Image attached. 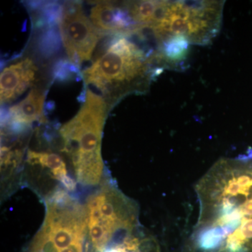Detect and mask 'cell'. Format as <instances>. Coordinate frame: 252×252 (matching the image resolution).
Segmentation results:
<instances>
[{
    "label": "cell",
    "mask_w": 252,
    "mask_h": 252,
    "mask_svg": "<svg viewBox=\"0 0 252 252\" xmlns=\"http://www.w3.org/2000/svg\"><path fill=\"white\" fill-rule=\"evenodd\" d=\"M107 109L102 96L88 89L79 112L60 128L63 152L71 160L77 182L84 186L98 185L103 177L101 145Z\"/></svg>",
    "instance_id": "obj_3"
},
{
    "label": "cell",
    "mask_w": 252,
    "mask_h": 252,
    "mask_svg": "<svg viewBox=\"0 0 252 252\" xmlns=\"http://www.w3.org/2000/svg\"><path fill=\"white\" fill-rule=\"evenodd\" d=\"M248 155L252 158V149L251 151H250V153L248 154Z\"/></svg>",
    "instance_id": "obj_11"
},
{
    "label": "cell",
    "mask_w": 252,
    "mask_h": 252,
    "mask_svg": "<svg viewBox=\"0 0 252 252\" xmlns=\"http://www.w3.org/2000/svg\"><path fill=\"white\" fill-rule=\"evenodd\" d=\"M60 32L69 61L75 66L91 59L98 42L97 28L83 11L80 3L69 1L62 6Z\"/></svg>",
    "instance_id": "obj_6"
},
{
    "label": "cell",
    "mask_w": 252,
    "mask_h": 252,
    "mask_svg": "<svg viewBox=\"0 0 252 252\" xmlns=\"http://www.w3.org/2000/svg\"><path fill=\"white\" fill-rule=\"evenodd\" d=\"M36 72L37 67L29 58L5 67L0 76L1 104L11 103L21 96L35 81Z\"/></svg>",
    "instance_id": "obj_7"
},
{
    "label": "cell",
    "mask_w": 252,
    "mask_h": 252,
    "mask_svg": "<svg viewBox=\"0 0 252 252\" xmlns=\"http://www.w3.org/2000/svg\"><path fill=\"white\" fill-rule=\"evenodd\" d=\"M157 64L154 55L145 54L143 49L124 36L112 41L105 52L83 71L84 81L103 94L109 104L115 103L128 94L144 93L149 89Z\"/></svg>",
    "instance_id": "obj_2"
},
{
    "label": "cell",
    "mask_w": 252,
    "mask_h": 252,
    "mask_svg": "<svg viewBox=\"0 0 252 252\" xmlns=\"http://www.w3.org/2000/svg\"><path fill=\"white\" fill-rule=\"evenodd\" d=\"M224 1H157L148 29L160 43L182 36L190 44L207 45L218 35Z\"/></svg>",
    "instance_id": "obj_5"
},
{
    "label": "cell",
    "mask_w": 252,
    "mask_h": 252,
    "mask_svg": "<svg viewBox=\"0 0 252 252\" xmlns=\"http://www.w3.org/2000/svg\"><path fill=\"white\" fill-rule=\"evenodd\" d=\"M44 99L45 97L42 91L32 89L26 98L9 109L6 116V124L16 126L20 130L21 127L41 120Z\"/></svg>",
    "instance_id": "obj_9"
},
{
    "label": "cell",
    "mask_w": 252,
    "mask_h": 252,
    "mask_svg": "<svg viewBox=\"0 0 252 252\" xmlns=\"http://www.w3.org/2000/svg\"><path fill=\"white\" fill-rule=\"evenodd\" d=\"M91 21L94 27L101 31L114 32L131 34L140 26L133 22L125 4L119 6L111 1H101L91 9Z\"/></svg>",
    "instance_id": "obj_8"
},
{
    "label": "cell",
    "mask_w": 252,
    "mask_h": 252,
    "mask_svg": "<svg viewBox=\"0 0 252 252\" xmlns=\"http://www.w3.org/2000/svg\"><path fill=\"white\" fill-rule=\"evenodd\" d=\"M199 215L190 236L197 252H252V158H222L195 187Z\"/></svg>",
    "instance_id": "obj_1"
},
{
    "label": "cell",
    "mask_w": 252,
    "mask_h": 252,
    "mask_svg": "<svg viewBox=\"0 0 252 252\" xmlns=\"http://www.w3.org/2000/svg\"><path fill=\"white\" fill-rule=\"evenodd\" d=\"M27 161L30 165H36L45 169L53 178L61 182L64 188L69 191L75 189L76 182L68 175L67 167L61 156L51 152L29 150Z\"/></svg>",
    "instance_id": "obj_10"
},
{
    "label": "cell",
    "mask_w": 252,
    "mask_h": 252,
    "mask_svg": "<svg viewBox=\"0 0 252 252\" xmlns=\"http://www.w3.org/2000/svg\"><path fill=\"white\" fill-rule=\"evenodd\" d=\"M86 252H102L120 245L138 227V209L121 190L106 183L89 197Z\"/></svg>",
    "instance_id": "obj_4"
}]
</instances>
